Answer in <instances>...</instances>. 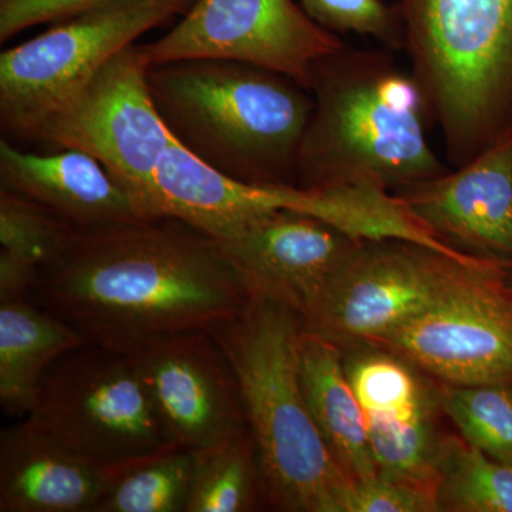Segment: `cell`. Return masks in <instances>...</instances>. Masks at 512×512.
<instances>
[{"instance_id":"obj_11","label":"cell","mask_w":512,"mask_h":512,"mask_svg":"<svg viewBox=\"0 0 512 512\" xmlns=\"http://www.w3.org/2000/svg\"><path fill=\"white\" fill-rule=\"evenodd\" d=\"M375 343L454 386L512 384V289L503 265L470 269L430 308Z\"/></svg>"},{"instance_id":"obj_20","label":"cell","mask_w":512,"mask_h":512,"mask_svg":"<svg viewBox=\"0 0 512 512\" xmlns=\"http://www.w3.org/2000/svg\"><path fill=\"white\" fill-rule=\"evenodd\" d=\"M77 228L45 205L0 188V302L29 299Z\"/></svg>"},{"instance_id":"obj_21","label":"cell","mask_w":512,"mask_h":512,"mask_svg":"<svg viewBox=\"0 0 512 512\" xmlns=\"http://www.w3.org/2000/svg\"><path fill=\"white\" fill-rule=\"evenodd\" d=\"M194 453L171 446L111 473L96 512H185Z\"/></svg>"},{"instance_id":"obj_23","label":"cell","mask_w":512,"mask_h":512,"mask_svg":"<svg viewBox=\"0 0 512 512\" xmlns=\"http://www.w3.org/2000/svg\"><path fill=\"white\" fill-rule=\"evenodd\" d=\"M440 511L512 512V466L470 444L448 443L436 481Z\"/></svg>"},{"instance_id":"obj_28","label":"cell","mask_w":512,"mask_h":512,"mask_svg":"<svg viewBox=\"0 0 512 512\" xmlns=\"http://www.w3.org/2000/svg\"><path fill=\"white\" fill-rule=\"evenodd\" d=\"M440 511L436 490L376 474L349 478L339 495L338 512Z\"/></svg>"},{"instance_id":"obj_15","label":"cell","mask_w":512,"mask_h":512,"mask_svg":"<svg viewBox=\"0 0 512 512\" xmlns=\"http://www.w3.org/2000/svg\"><path fill=\"white\" fill-rule=\"evenodd\" d=\"M111 473L29 416L0 434L2 512H96Z\"/></svg>"},{"instance_id":"obj_14","label":"cell","mask_w":512,"mask_h":512,"mask_svg":"<svg viewBox=\"0 0 512 512\" xmlns=\"http://www.w3.org/2000/svg\"><path fill=\"white\" fill-rule=\"evenodd\" d=\"M393 194L448 247L512 262V136L463 167Z\"/></svg>"},{"instance_id":"obj_8","label":"cell","mask_w":512,"mask_h":512,"mask_svg":"<svg viewBox=\"0 0 512 512\" xmlns=\"http://www.w3.org/2000/svg\"><path fill=\"white\" fill-rule=\"evenodd\" d=\"M194 0H113L57 22L0 55V124L28 138L37 124L74 96L114 56Z\"/></svg>"},{"instance_id":"obj_12","label":"cell","mask_w":512,"mask_h":512,"mask_svg":"<svg viewBox=\"0 0 512 512\" xmlns=\"http://www.w3.org/2000/svg\"><path fill=\"white\" fill-rule=\"evenodd\" d=\"M128 356L174 446L198 451L248 431L237 376L208 330L168 336Z\"/></svg>"},{"instance_id":"obj_2","label":"cell","mask_w":512,"mask_h":512,"mask_svg":"<svg viewBox=\"0 0 512 512\" xmlns=\"http://www.w3.org/2000/svg\"><path fill=\"white\" fill-rule=\"evenodd\" d=\"M313 110L303 134L298 187L375 185L396 191L447 173L430 146L426 97L393 50L343 43L312 70Z\"/></svg>"},{"instance_id":"obj_30","label":"cell","mask_w":512,"mask_h":512,"mask_svg":"<svg viewBox=\"0 0 512 512\" xmlns=\"http://www.w3.org/2000/svg\"><path fill=\"white\" fill-rule=\"evenodd\" d=\"M503 265L505 272V281H507L508 286L512 289V262H501Z\"/></svg>"},{"instance_id":"obj_16","label":"cell","mask_w":512,"mask_h":512,"mask_svg":"<svg viewBox=\"0 0 512 512\" xmlns=\"http://www.w3.org/2000/svg\"><path fill=\"white\" fill-rule=\"evenodd\" d=\"M0 183L79 228L141 221L136 205L92 154L76 148L36 154L0 141Z\"/></svg>"},{"instance_id":"obj_24","label":"cell","mask_w":512,"mask_h":512,"mask_svg":"<svg viewBox=\"0 0 512 512\" xmlns=\"http://www.w3.org/2000/svg\"><path fill=\"white\" fill-rule=\"evenodd\" d=\"M377 474L436 490L444 444L430 423L429 409L412 419L366 413Z\"/></svg>"},{"instance_id":"obj_6","label":"cell","mask_w":512,"mask_h":512,"mask_svg":"<svg viewBox=\"0 0 512 512\" xmlns=\"http://www.w3.org/2000/svg\"><path fill=\"white\" fill-rule=\"evenodd\" d=\"M148 70L143 45L126 47L47 114L29 140L92 154L127 192L143 220H160L167 217L156 173L173 134L151 96Z\"/></svg>"},{"instance_id":"obj_17","label":"cell","mask_w":512,"mask_h":512,"mask_svg":"<svg viewBox=\"0 0 512 512\" xmlns=\"http://www.w3.org/2000/svg\"><path fill=\"white\" fill-rule=\"evenodd\" d=\"M156 184L167 218L215 241L262 212L282 210L284 185L242 183L192 154L173 137L157 167Z\"/></svg>"},{"instance_id":"obj_13","label":"cell","mask_w":512,"mask_h":512,"mask_svg":"<svg viewBox=\"0 0 512 512\" xmlns=\"http://www.w3.org/2000/svg\"><path fill=\"white\" fill-rule=\"evenodd\" d=\"M217 242L251 293L305 319L359 241L311 215L275 210L254 215Z\"/></svg>"},{"instance_id":"obj_9","label":"cell","mask_w":512,"mask_h":512,"mask_svg":"<svg viewBox=\"0 0 512 512\" xmlns=\"http://www.w3.org/2000/svg\"><path fill=\"white\" fill-rule=\"evenodd\" d=\"M439 251L404 241H359L303 319L306 333L339 346L376 342L430 308L470 269Z\"/></svg>"},{"instance_id":"obj_26","label":"cell","mask_w":512,"mask_h":512,"mask_svg":"<svg viewBox=\"0 0 512 512\" xmlns=\"http://www.w3.org/2000/svg\"><path fill=\"white\" fill-rule=\"evenodd\" d=\"M345 367L366 413L392 414L406 420L427 409L412 373L392 357L360 356Z\"/></svg>"},{"instance_id":"obj_29","label":"cell","mask_w":512,"mask_h":512,"mask_svg":"<svg viewBox=\"0 0 512 512\" xmlns=\"http://www.w3.org/2000/svg\"><path fill=\"white\" fill-rule=\"evenodd\" d=\"M113 0H0V42L43 23H57Z\"/></svg>"},{"instance_id":"obj_1","label":"cell","mask_w":512,"mask_h":512,"mask_svg":"<svg viewBox=\"0 0 512 512\" xmlns=\"http://www.w3.org/2000/svg\"><path fill=\"white\" fill-rule=\"evenodd\" d=\"M251 298L214 238L160 218L77 228L29 299L93 345L134 355L156 340L208 330Z\"/></svg>"},{"instance_id":"obj_18","label":"cell","mask_w":512,"mask_h":512,"mask_svg":"<svg viewBox=\"0 0 512 512\" xmlns=\"http://www.w3.org/2000/svg\"><path fill=\"white\" fill-rule=\"evenodd\" d=\"M339 346L306 333L301 346V383L306 404L330 454L349 478L376 476L365 409L340 357Z\"/></svg>"},{"instance_id":"obj_7","label":"cell","mask_w":512,"mask_h":512,"mask_svg":"<svg viewBox=\"0 0 512 512\" xmlns=\"http://www.w3.org/2000/svg\"><path fill=\"white\" fill-rule=\"evenodd\" d=\"M28 416L109 471L174 446L131 356L93 343L50 367Z\"/></svg>"},{"instance_id":"obj_19","label":"cell","mask_w":512,"mask_h":512,"mask_svg":"<svg viewBox=\"0 0 512 512\" xmlns=\"http://www.w3.org/2000/svg\"><path fill=\"white\" fill-rule=\"evenodd\" d=\"M90 345L79 330L30 299L0 302V406L28 416L43 377L67 353Z\"/></svg>"},{"instance_id":"obj_4","label":"cell","mask_w":512,"mask_h":512,"mask_svg":"<svg viewBox=\"0 0 512 512\" xmlns=\"http://www.w3.org/2000/svg\"><path fill=\"white\" fill-rule=\"evenodd\" d=\"M237 376L264 490L288 511L338 512L349 477L309 413L301 383V315L252 293L238 315L208 329Z\"/></svg>"},{"instance_id":"obj_3","label":"cell","mask_w":512,"mask_h":512,"mask_svg":"<svg viewBox=\"0 0 512 512\" xmlns=\"http://www.w3.org/2000/svg\"><path fill=\"white\" fill-rule=\"evenodd\" d=\"M161 119L218 171L256 185H298L313 97L295 80L235 60L192 59L148 70Z\"/></svg>"},{"instance_id":"obj_10","label":"cell","mask_w":512,"mask_h":512,"mask_svg":"<svg viewBox=\"0 0 512 512\" xmlns=\"http://www.w3.org/2000/svg\"><path fill=\"white\" fill-rule=\"evenodd\" d=\"M342 45L293 0H194L170 32L143 47L150 67L235 60L285 74L309 90L315 63Z\"/></svg>"},{"instance_id":"obj_5","label":"cell","mask_w":512,"mask_h":512,"mask_svg":"<svg viewBox=\"0 0 512 512\" xmlns=\"http://www.w3.org/2000/svg\"><path fill=\"white\" fill-rule=\"evenodd\" d=\"M410 72L463 167L512 136V0H399Z\"/></svg>"},{"instance_id":"obj_22","label":"cell","mask_w":512,"mask_h":512,"mask_svg":"<svg viewBox=\"0 0 512 512\" xmlns=\"http://www.w3.org/2000/svg\"><path fill=\"white\" fill-rule=\"evenodd\" d=\"M192 453L194 473L185 512L252 510L256 488L264 487V480L249 431Z\"/></svg>"},{"instance_id":"obj_27","label":"cell","mask_w":512,"mask_h":512,"mask_svg":"<svg viewBox=\"0 0 512 512\" xmlns=\"http://www.w3.org/2000/svg\"><path fill=\"white\" fill-rule=\"evenodd\" d=\"M301 6L309 18L335 35L370 36L393 52L404 50L403 23L396 5L383 0H301Z\"/></svg>"},{"instance_id":"obj_25","label":"cell","mask_w":512,"mask_h":512,"mask_svg":"<svg viewBox=\"0 0 512 512\" xmlns=\"http://www.w3.org/2000/svg\"><path fill=\"white\" fill-rule=\"evenodd\" d=\"M443 406L467 444L512 466V384L454 386Z\"/></svg>"}]
</instances>
